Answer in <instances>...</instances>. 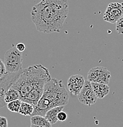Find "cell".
Listing matches in <instances>:
<instances>
[{"label": "cell", "mask_w": 123, "mask_h": 127, "mask_svg": "<svg viewBox=\"0 0 123 127\" xmlns=\"http://www.w3.org/2000/svg\"><path fill=\"white\" fill-rule=\"evenodd\" d=\"M68 12L67 0H41L32 7L31 18L38 31L59 32Z\"/></svg>", "instance_id": "1"}, {"label": "cell", "mask_w": 123, "mask_h": 127, "mask_svg": "<svg viewBox=\"0 0 123 127\" xmlns=\"http://www.w3.org/2000/svg\"><path fill=\"white\" fill-rule=\"evenodd\" d=\"M68 102L69 93L63 81L51 78L46 83L43 95L34 106L32 116L39 115L45 117L50 109L57 106H65Z\"/></svg>", "instance_id": "2"}, {"label": "cell", "mask_w": 123, "mask_h": 127, "mask_svg": "<svg viewBox=\"0 0 123 127\" xmlns=\"http://www.w3.org/2000/svg\"><path fill=\"white\" fill-rule=\"evenodd\" d=\"M51 78L49 71L41 64H36L23 69L18 80L12 86L20 94V100L33 89L45 86Z\"/></svg>", "instance_id": "3"}, {"label": "cell", "mask_w": 123, "mask_h": 127, "mask_svg": "<svg viewBox=\"0 0 123 127\" xmlns=\"http://www.w3.org/2000/svg\"><path fill=\"white\" fill-rule=\"evenodd\" d=\"M4 63L6 70L9 73H17L23 70L22 53L17 50L16 46L13 45L6 51Z\"/></svg>", "instance_id": "4"}, {"label": "cell", "mask_w": 123, "mask_h": 127, "mask_svg": "<svg viewBox=\"0 0 123 127\" xmlns=\"http://www.w3.org/2000/svg\"><path fill=\"white\" fill-rule=\"evenodd\" d=\"M22 71L17 73L8 72L6 75L0 78V106L1 108H2L6 104H7L4 101L5 94L6 92L9 89L11 88L14 83L18 80L22 74Z\"/></svg>", "instance_id": "5"}, {"label": "cell", "mask_w": 123, "mask_h": 127, "mask_svg": "<svg viewBox=\"0 0 123 127\" xmlns=\"http://www.w3.org/2000/svg\"><path fill=\"white\" fill-rule=\"evenodd\" d=\"M87 78L91 83L108 84L111 78V73L106 67H96L88 71Z\"/></svg>", "instance_id": "6"}, {"label": "cell", "mask_w": 123, "mask_h": 127, "mask_svg": "<svg viewBox=\"0 0 123 127\" xmlns=\"http://www.w3.org/2000/svg\"><path fill=\"white\" fill-rule=\"evenodd\" d=\"M123 15V3L112 2L107 6L103 18L107 22L116 24Z\"/></svg>", "instance_id": "7"}, {"label": "cell", "mask_w": 123, "mask_h": 127, "mask_svg": "<svg viewBox=\"0 0 123 127\" xmlns=\"http://www.w3.org/2000/svg\"><path fill=\"white\" fill-rule=\"evenodd\" d=\"M97 97L94 91L91 83L87 79L84 87L78 95V100L82 104L86 106H91L97 101Z\"/></svg>", "instance_id": "8"}, {"label": "cell", "mask_w": 123, "mask_h": 127, "mask_svg": "<svg viewBox=\"0 0 123 127\" xmlns=\"http://www.w3.org/2000/svg\"><path fill=\"white\" fill-rule=\"evenodd\" d=\"M85 79L82 75L70 76L67 80V87L72 95H79L85 84Z\"/></svg>", "instance_id": "9"}, {"label": "cell", "mask_w": 123, "mask_h": 127, "mask_svg": "<svg viewBox=\"0 0 123 127\" xmlns=\"http://www.w3.org/2000/svg\"><path fill=\"white\" fill-rule=\"evenodd\" d=\"M45 86H41L38 87L33 89L32 91H30L29 93L25 95L23 98H22V101H25L33 104L34 106H35L43 95V91H44Z\"/></svg>", "instance_id": "10"}, {"label": "cell", "mask_w": 123, "mask_h": 127, "mask_svg": "<svg viewBox=\"0 0 123 127\" xmlns=\"http://www.w3.org/2000/svg\"><path fill=\"white\" fill-rule=\"evenodd\" d=\"M91 85L97 98H104L109 94L110 87L108 84L99 83H91Z\"/></svg>", "instance_id": "11"}, {"label": "cell", "mask_w": 123, "mask_h": 127, "mask_svg": "<svg viewBox=\"0 0 123 127\" xmlns=\"http://www.w3.org/2000/svg\"><path fill=\"white\" fill-rule=\"evenodd\" d=\"M64 108V106H57L55 107V108H51L50 110L47 111L45 116V117L50 122V123L51 125L56 124L58 121V114H59V112L63 111Z\"/></svg>", "instance_id": "12"}, {"label": "cell", "mask_w": 123, "mask_h": 127, "mask_svg": "<svg viewBox=\"0 0 123 127\" xmlns=\"http://www.w3.org/2000/svg\"><path fill=\"white\" fill-rule=\"evenodd\" d=\"M31 124L38 126L52 127V125L45 117L39 115L31 116Z\"/></svg>", "instance_id": "13"}, {"label": "cell", "mask_w": 123, "mask_h": 127, "mask_svg": "<svg viewBox=\"0 0 123 127\" xmlns=\"http://www.w3.org/2000/svg\"><path fill=\"white\" fill-rule=\"evenodd\" d=\"M20 94L19 92L15 89L11 87L6 92L4 96V101L6 104L15 101L17 100H20Z\"/></svg>", "instance_id": "14"}, {"label": "cell", "mask_w": 123, "mask_h": 127, "mask_svg": "<svg viewBox=\"0 0 123 127\" xmlns=\"http://www.w3.org/2000/svg\"><path fill=\"white\" fill-rule=\"evenodd\" d=\"M34 111V106L30 103L22 101L19 112L20 114L24 116H31Z\"/></svg>", "instance_id": "15"}, {"label": "cell", "mask_w": 123, "mask_h": 127, "mask_svg": "<svg viewBox=\"0 0 123 127\" xmlns=\"http://www.w3.org/2000/svg\"><path fill=\"white\" fill-rule=\"evenodd\" d=\"M22 101L21 100H17L15 101H13L7 104V108L9 111L12 112H19L20 109L21 105H22Z\"/></svg>", "instance_id": "16"}, {"label": "cell", "mask_w": 123, "mask_h": 127, "mask_svg": "<svg viewBox=\"0 0 123 127\" xmlns=\"http://www.w3.org/2000/svg\"><path fill=\"white\" fill-rule=\"evenodd\" d=\"M116 30L118 34H123V15L116 23Z\"/></svg>", "instance_id": "17"}, {"label": "cell", "mask_w": 123, "mask_h": 127, "mask_svg": "<svg viewBox=\"0 0 123 127\" xmlns=\"http://www.w3.org/2000/svg\"><path fill=\"white\" fill-rule=\"evenodd\" d=\"M8 71L6 70L4 63L2 61V59H0V78L6 75Z\"/></svg>", "instance_id": "18"}, {"label": "cell", "mask_w": 123, "mask_h": 127, "mask_svg": "<svg viewBox=\"0 0 123 127\" xmlns=\"http://www.w3.org/2000/svg\"><path fill=\"white\" fill-rule=\"evenodd\" d=\"M67 119V114L65 111H61L59 112L58 115V119L60 122L65 121L66 119Z\"/></svg>", "instance_id": "19"}, {"label": "cell", "mask_w": 123, "mask_h": 127, "mask_svg": "<svg viewBox=\"0 0 123 127\" xmlns=\"http://www.w3.org/2000/svg\"><path fill=\"white\" fill-rule=\"evenodd\" d=\"M0 127H8L7 119L3 116L0 117Z\"/></svg>", "instance_id": "20"}, {"label": "cell", "mask_w": 123, "mask_h": 127, "mask_svg": "<svg viewBox=\"0 0 123 127\" xmlns=\"http://www.w3.org/2000/svg\"><path fill=\"white\" fill-rule=\"evenodd\" d=\"M16 48L17 50H18L20 52H23L26 49V47H25V45L23 43H17L16 45Z\"/></svg>", "instance_id": "21"}, {"label": "cell", "mask_w": 123, "mask_h": 127, "mask_svg": "<svg viewBox=\"0 0 123 127\" xmlns=\"http://www.w3.org/2000/svg\"><path fill=\"white\" fill-rule=\"evenodd\" d=\"M30 127H45L38 126V125H33V124H31V126H30Z\"/></svg>", "instance_id": "22"}]
</instances>
